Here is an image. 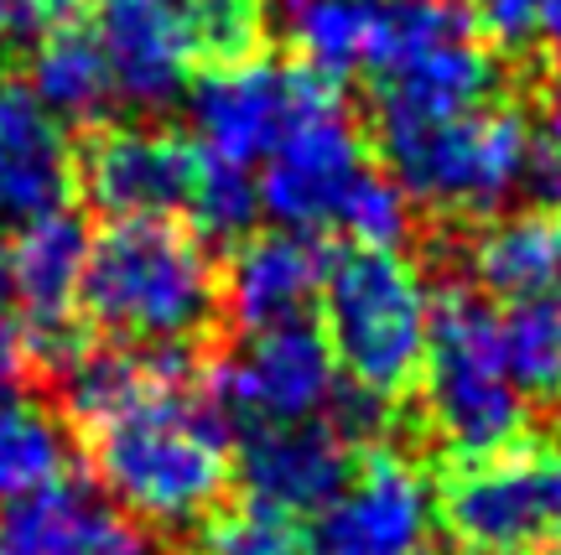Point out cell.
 I'll return each mask as SVG.
<instances>
[{
  "label": "cell",
  "instance_id": "obj_26",
  "mask_svg": "<svg viewBox=\"0 0 561 555\" xmlns=\"http://www.w3.org/2000/svg\"><path fill=\"white\" fill-rule=\"evenodd\" d=\"M530 182L561 203V79L541 94V109L530 119Z\"/></svg>",
  "mask_w": 561,
  "mask_h": 555
},
{
  "label": "cell",
  "instance_id": "obj_28",
  "mask_svg": "<svg viewBox=\"0 0 561 555\" xmlns=\"http://www.w3.org/2000/svg\"><path fill=\"white\" fill-rule=\"evenodd\" d=\"M73 5L79 0H0V37L37 42L53 26L73 21Z\"/></svg>",
  "mask_w": 561,
  "mask_h": 555
},
{
  "label": "cell",
  "instance_id": "obj_6",
  "mask_svg": "<svg viewBox=\"0 0 561 555\" xmlns=\"http://www.w3.org/2000/svg\"><path fill=\"white\" fill-rule=\"evenodd\" d=\"M416 384L426 426L458 462H483L520 447L530 400L504 363L500 312L473 286H447L432 301V333Z\"/></svg>",
  "mask_w": 561,
  "mask_h": 555
},
{
  "label": "cell",
  "instance_id": "obj_8",
  "mask_svg": "<svg viewBox=\"0 0 561 555\" xmlns=\"http://www.w3.org/2000/svg\"><path fill=\"white\" fill-rule=\"evenodd\" d=\"M380 157L405 203L426 213H500L530 182V119L479 104L468 115L390 125L380 130Z\"/></svg>",
  "mask_w": 561,
  "mask_h": 555
},
{
  "label": "cell",
  "instance_id": "obj_3",
  "mask_svg": "<svg viewBox=\"0 0 561 555\" xmlns=\"http://www.w3.org/2000/svg\"><path fill=\"white\" fill-rule=\"evenodd\" d=\"M261 213L291 234H343L348 244H401L411 203L375 166L369 140L333 94V83L301 109L280 146L255 172Z\"/></svg>",
  "mask_w": 561,
  "mask_h": 555
},
{
  "label": "cell",
  "instance_id": "obj_32",
  "mask_svg": "<svg viewBox=\"0 0 561 555\" xmlns=\"http://www.w3.org/2000/svg\"><path fill=\"white\" fill-rule=\"evenodd\" d=\"M557 420H561V395H557Z\"/></svg>",
  "mask_w": 561,
  "mask_h": 555
},
{
  "label": "cell",
  "instance_id": "obj_2",
  "mask_svg": "<svg viewBox=\"0 0 561 555\" xmlns=\"http://www.w3.org/2000/svg\"><path fill=\"white\" fill-rule=\"evenodd\" d=\"M224 280L193 229L172 219H110L89 239L79 312L121 348L187 354L214 333Z\"/></svg>",
  "mask_w": 561,
  "mask_h": 555
},
{
  "label": "cell",
  "instance_id": "obj_31",
  "mask_svg": "<svg viewBox=\"0 0 561 555\" xmlns=\"http://www.w3.org/2000/svg\"><path fill=\"white\" fill-rule=\"evenodd\" d=\"M557 551H561V452H557Z\"/></svg>",
  "mask_w": 561,
  "mask_h": 555
},
{
  "label": "cell",
  "instance_id": "obj_30",
  "mask_svg": "<svg viewBox=\"0 0 561 555\" xmlns=\"http://www.w3.org/2000/svg\"><path fill=\"white\" fill-rule=\"evenodd\" d=\"M0 312H16V280H11V244H0Z\"/></svg>",
  "mask_w": 561,
  "mask_h": 555
},
{
  "label": "cell",
  "instance_id": "obj_29",
  "mask_svg": "<svg viewBox=\"0 0 561 555\" xmlns=\"http://www.w3.org/2000/svg\"><path fill=\"white\" fill-rule=\"evenodd\" d=\"M530 53H551V58H561V0H536Z\"/></svg>",
  "mask_w": 561,
  "mask_h": 555
},
{
  "label": "cell",
  "instance_id": "obj_1",
  "mask_svg": "<svg viewBox=\"0 0 561 555\" xmlns=\"http://www.w3.org/2000/svg\"><path fill=\"white\" fill-rule=\"evenodd\" d=\"M94 483L146 524H198L234 483V437L187 363H172L115 416L89 426Z\"/></svg>",
  "mask_w": 561,
  "mask_h": 555
},
{
  "label": "cell",
  "instance_id": "obj_16",
  "mask_svg": "<svg viewBox=\"0 0 561 555\" xmlns=\"http://www.w3.org/2000/svg\"><path fill=\"white\" fill-rule=\"evenodd\" d=\"M79 177L73 140L47 104L26 89V79H11L0 68V229L58 213Z\"/></svg>",
  "mask_w": 561,
  "mask_h": 555
},
{
  "label": "cell",
  "instance_id": "obj_7",
  "mask_svg": "<svg viewBox=\"0 0 561 555\" xmlns=\"http://www.w3.org/2000/svg\"><path fill=\"white\" fill-rule=\"evenodd\" d=\"M364 79L375 130H390L494 104L500 68L458 0H385V32Z\"/></svg>",
  "mask_w": 561,
  "mask_h": 555
},
{
  "label": "cell",
  "instance_id": "obj_27",
  "mask_svg": "<svg viewBox=\"0 0 561 555\" xmlns=\"http://www.w3.org/2000/svg\"><path fill=\"white\" fill-rule=\"evenodd\" d=\"M37 343L26 333V322L16 312H0V400H11L26 390V379L37 369Z\"/></svg>",
  "mask_w": 561,
  "mask_h": 555
},
{
  "label": "cell",
  "instance_id": "obj_19",
  "mask_svg": "<svg viewBox=\"0 0 561 555\" xmlns=\"http://www.w3.org/2000/svg\"><path fill=\"white\" fill-rule=\"evenodd\" d=\"M468 276L483 301L561 297V213L557 208H515L489 219L468 244Z\"/></svg>",
  "mask_w": 561,
  "mask_h": 555
},
{
  "label": "cell",
  "instance_id": "obj_10",
  "mask_svg": "<svg viewBox=\"0 0 561 555\" xmlns=\"http://www.w3.org/2000/svg\"><path fill=\"white\" fill-rule=\"evenodd\" d=\"M339 363L328 354V337L312 322H286L244 333V343L214 369L208 400L219 405L229 437L318 420L328 400L339 395Z\"/></svg>",
  "mask_w": 561,
  "mask_h": 555
},
{
  "label": "cell",
  "instance_id": "obj_22",
  "mask_svg": "<svg viewBox=\"0 0 561 555\" xmlns=\"http://www.w3.org/2000/svg\"><path fill=\"white\" fill-rule=\"evenodd\" d=\"M68 473V431L32 400H0V504Z\"/></svg>",
  "mask_w": 561,
  "mask_h": 555
},
{
  "label": "cell",
  "instance_id": "obj_15",
  "mask_svg": "<svg viewBox=\"0 0 561 555\" xmlns=\"http://www.w3.org/2000/svg\"><path fill=\"white\" fill-rule=\"evenodd\" d=\"M354 447L328 420H291L234 437V477L244 504L276 509L286 519H312L354 477Z\"/></svg>",
  "mask_w": 561,
  "mask_h": 555
},
{
  "label": "cell",
  "instance_id": "obj_24",
  "mask_svg": "<svg viewBox=\"0 0 561 555\" xmlns=\"http://www.w3.org/2000/svg\"><path fill=\"white\" fill-rule=\"evenodd\" d=\"M187 219L198 223L208 239H244L250 234V223L261 219V193H255V177H250V172H234V166H214V161H203L198 166V193H193Z\"/></svg>",
  "mask_w": 561,
  "mask_h": 555
},
{
  "label": "cell",
  "instance_id": "obj_23",
  "mask_svg": "<svg viewBox=\"0 0 561 555\" xmlns=\"http://www.w3.org/2000/svg\"><path fill=\"white\" fill-rule=\"evenodd\" d=\"M500 343H504L510 379L520 384L525 400H557L561 395V297L504 307Z\"/></svg>",
  "mask_w": 561,
  "mask_h": 555
},
{
  "label": "cell",
  "instance_id": "obj_11",
  "mask_svg": "<svg viewBox=\"0 0 561 555\" xmlns=\"http://www.w3.org/2000/svg\"><path fill=\"white\" fill-rule=\"evenodd\" d=\"M442 524L473 555H541L557 545V452L510 447L442 483Z\"/></svg>",
  "mask_w": 561,
  "mask_h": 555
},
{
  "label": "cell",
  "instance_id": "obj_17",
  "mask_svg": "<svg viewBox=\"0 0 561 555\" xmlns=\"http://www.w3.org/2000/svg\"><path fill=\"white\" fill-rule=\"evenodd\" d=\"M89 265V229L79 213H47L11 239V280H16V317L37 343L42 358H68L79 348V286Z\"/></svg>",
  "mask_w": 561,
  "mask_h": 555
},
{
  "label": "cell",
  "instance_id": "obj_4",
  "mask_svg": "<svg viewBox=\"0 0 561 555\" xmlns=\"http://www.w3.org/2000/svg\"><path fill=\"white\" fill-rule=\"evenodd\" d=\"M432 291L401 244H343L328 259L318 317L343 384L396 400L421 379Z\"/></svg>",
  "mask_w": 561,
  "mask_h": 555
},
{
  "label": "cell",
  "instance_id": "obj_25",
  "mask_svg": "<svg viewBox=\"0 0 561 555\" xmlns=\"http://www.w3.org/2000/svg\"><path fill=\"white\" fill-rule=\"evenodd\" d=\"M198 555H301V519H286L261 504H240L234 514L203 524Z\"/></svg>",
  "mask_w": 561,
  "mask_h": 555
},
{
  "label": "cell",
  "instance_id": "obj_34",
  "mask_svg": "<svg viewBox=\"0 0 561 555\" xmlns=\"http://www.w3.org/2000/svg\"><path fill=\"white\" fill-rule=\"evenodd\" d=\"M551 555H561V551H551Z\"/></svg>",
  "mask_w": 561,
  "mask_h": 555
},
{
  "label": "cell",
  "instance_id": "obj_21",
  "mask_svg": "<svg viewBox=\"0 0 561 555\" xmlns=\"http://www.w3.org/2000/svg\"><path fill=\"white\" fill-rule=\"evenodd\" d=\"M26 89L62 125L100 119L115 104V73H110V58H104L100 37L89 26H73V21H62L47 37H37L32 62H26Z\"/></svg>",
  "mask_w": 561,
  "mask_h": 555
},
{
  "label": "cell",
  "instance_id": "obj_33",
  "mask_svg": "<svg viewBox=\"0 0 561 555\" xmlns=\"http://www.w3.org/2000/svg\"><path fill=\"white\" fill-rule=\"evenodd\" d=\"M421 555H437V551H421Z\"/></svg>",
  "mask_w": 561,
  "mask_h": 555
},
{
  "label": "cell",
  "instance_id": "obj_13",
  "mask_svg": "<svg viewBox=\"0 0 561 555\" xmlns=\"http://www.w3.org/2000/svg\"><path fill=\"white\" fill-rule=\"evenodd\" d=\"M0 555H167L151 524L121 509L94 477L62 473L0 504Z\"/></svg>",
  "mask_w": 561,
  "mask_h": 555
},
{
  "label": "cell",
  "instance_id": "obj_5",
  "mask_svg": "<svg viewBox=\"0 0 561 555\" xmlns=\"http://www.w3.org/2000/svg\"><path fill=\"white\" fill-rule=\"evenodd\" d=\"M89 32L110 58L115 100L167 109L208 68L250 58L261 0H89Z\"/></svg>",
  "mask_w": 561,
  "mask_h": 555
},
{
  "label": "cell",
  "instance_id": "obj_14",
  "mask_svg": "<svg viewBox=\"0 0 561 555\" xmlns=\"http://www.w3.org/2000/svg\"><path fill=\"white\" fill-rule=\"evenodd\" d=\"M198 146L161 125H115L79 161L83 193L110 219H172L193 208Z\"/></svg>",
  "mask_w": 561,
  "mask_h": 555
},
{
  "label": "cell",
  "instance_id": "obj_9",
  "mask_svg": "<svg viewBox=\"0 0 561 555\" xmlns=\"http://www.w3.org/2000/svg\"><path fill=\"white\" fill-rule=\"evenodd\" d=\"M322 89H328V79L276 58H234L224 68H208L187 89L193 146L203 161L255 177L261 161L276 151L280 136L297 125L301 109Z\"/></svg>",
  "mask_w": 561,
  "mask_h": 555
},
{
  "label": "cell",
  "instance_id": "obj_18",
  "mask_svg": "<svg viewBox=\"0 0 561 555\" xmlns=\"http://www.w3.org/2000/svg\"><path fill=\"white\" fill-rule=\"evenodd\" d=\"M322 276H328V259H322L318 239L291 234V229L244 234L229 280H224V307L244 333L307 322L322 297Z\"/></svg>",
  "mask_w": 561,
  "mask_h": 555
},
{
  "label": "cell",
  "instance_id": "obj_20",
  "mask_svg": "<svg viewBox=\"0 0 561 555\" xmlns=\"http://www.w3.org/2000/svg\"><path fill=\"white\" fill-rule=\"evenodd\" d=\"M276 21L307 73L364 79L385 32V0H276Z\"/></svg>",
  "mask_w": 561,
  "mask_h": 555
},
{
  "label": "cell",
  "instance_id": "obj_12",
  "mask_svg": "<svg viewBox=\"0 0 561 555\" xmlns=\"http://www.w3.org/2000/svg\"><path fill=\"white\" fill-rule=\"evenodd\" d=\"M432 519L426 473L390 447H369L343 494L301 524V555H421Z\"/></svg>",
  "mask_w": 561,
  "mask_h": 555
}]
</instances>
